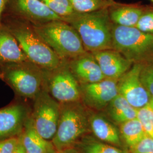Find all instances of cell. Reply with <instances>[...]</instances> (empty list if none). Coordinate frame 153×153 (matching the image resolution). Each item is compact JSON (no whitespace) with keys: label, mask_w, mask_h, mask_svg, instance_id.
<instances>
[{"label":"cell","mask_w":153,"mask_h":153,"mask_svg":"<svg viewBox=\"0 0 153 153\" xmlns=\"http://www.w3.org/2000/svg\"><path fill=\"white\" fill-rule=\"evenodd\" d=\"M91 54L98 63L105 78L119 80L133 64L114 49L99 51Z\"/></svg>","instance_id":"13"},{"label":"cell","mask_w":153,"mask_h":153,"mask_svg":"<svg viewBox=\"0 0 153 153\" xmlns=\"http://www.w3.org/2000/svg\"><path fill=\"white\" fill-rule=\"evenodd\" d=\"M149 105H150V107L152 108V109H153V98H152L151 99Z\"/></svg>","instance_id":"32"},{"label":"cell","mask_w":153,"mask_h":153,"mask_svg":"<svg viewBox=\"0 0 153 153\" xmlns=\"http://www.w3.org/2000/svg\"><path fill=\"white\" fill-rule=\"evenodd\" d=\"M112 47L132 63L153 55V34L143 33L136 27L112 25Z\"/></svg>","instance_id":"5"},{"label":"cell","mask_w":153,"mask_h":153,"mask_svg":"<svg viewBox=\"0 0 153 153\" xmlns=\"http://www.w3.org/2000/svg\"><path fill=\"white\" fill-rule=\"evenodd\" d=\"M131 153H153V139L146 136L141 141L130 149Z\"/></svg>","instance_id":"27"},{"label":"cell","mask_w":153,"mask_h":153,"mask_svg":"<svg viewBox=\"0 0 153 153\" xmlns=\"http://www.w3.org/2000/svg\"><path fill=\"white\" fill-rule=\"evenodd\" d=\"M120 134L129 149L133 147L146 136L142 125L136 118L120 124Z\"/></svg>","instance_id":"20"},{"label":"cell","mask_w":153,"mask_h":153,"mask_svg":"<svg viewBox=\"0 0 153 153\" xmlns=\"http://www.w3.org/2000/svg\"><path fill=\"white\" fill-rule=\"evenodd\" d=\"M150 1H152L153 2V0H150Z\"/></svg>","instance_id":"34"},{"label":"cell","mask_w":153,"mask_h":153,"mask_svg":"<svg viewBox=\"0 0 153 153\" xmlns=\"http://www.w3.org/2000/svg\"><path fill=\"white\" fill-rule=\"evenodd\" d=\"M14 153H26V150H25V148L23 147V145H22L21 141H20V143H19L18 146H17L16 150H15Z\"/></svg>","instance_id":"30"},{"label":"cell","mask_w":153,"mask_h":153,"mask_svg":"<svg viewBox=\"0 0 153 153\" xmlns=\"http://www.w3.org/2000/svg\"><path fill=\"white\" fill-rule=\"evenodd\" d=\"M68 62L76 79L84 83L99 82L105 78L92 54L86 53Z\"/></svg>","instance_id":"14"},{"label":"cell","mask_w":153,"mask_h":153,"mask_svg":"<svg viewBox=\"0 0 153 153\" xmlns=\"http://www.w3.org/2000/svg\"><path fill=\"white\" fill-rule=\"evenodd\" d=\"M7 5L14 16L33 25L57 20L64 21L52 11L42 0H9Z\"/></svg>","instance_id":"10"},{"label":"cell","mask_w":153,"mask_h":153,"mask_svg":"<svg viewBox=\"0 0 153 153\" xmlns=\"http://www.w3.org/2000/svg\"><path fill=\"white\" fill-rule=\"evenodd\" d=\"M55 14L65 21L74 15L75 11L69 0H42Z\"/></svg>","instance_id":"23"},{"label":"cell","mask_w":153,"mask_h":153,"mask_svg":"<svg viewBox=\"0 0 153 153\" xmlns=\"http://www.w3.org/2000/svg\"><path fill=\"white\" fill-rule=\"evenodd\" d=\"M74 10L79 13H87L107 9L115 4L113 0H69Z\"/></svg>","instance_id":"21"},{"label":"cell","mask_w":153,"mask_h":153,"mask_svg":"<svg viewBox=\"0 0 153 153\" xmlns=\"http://www.w3.org/2000/svg\"><path fill=\"white\" fill-rule=\"evenodd\" d=\"M2 24L16 38L28 60L43 70L53 69L64 61L45 43L31 23L14 16Z\"/></svg>","instance_id":"1"},{"label":"cell","mask_w":153,"mask_h":153,"mask_svg":"<svg viewBox=\"0 0 153 153\" xmlns=\"http://www.w3.org/2000/svg\"><path fill=\"white\" fill-rule=\"evenodd\" d=\"M136 27L143 33L153 34V12L143 14Z\"/></svg>","instance_id":"26"},{"label":"cell","mask_w":153,"mask_h":153,"mask_svg":"<svg viewBox=\"0 0 153 153\" xmlns=\"http://www.w3.org/2000/svg\"><path fill=\"white\" fill-rule=\"evenodd\" d=\"M31 111L26 104L16 103L0 109V141L19 136Z\"/></svg>","instance_id":"11"},{"label":"cell","mask_w":153,"mask_h":153,"mask_svg":"<svg viewBox=\"0 0 153 153\" xmlns=\"http://www.w3.org/2000/svg\"><path fill=\"white\" fill-rule=\"evenodd\" d=\"M89 120L93 133L98 139L112 145L120 146V132L111 122L99 115H93Z\"/></svg>","instance_id":"17"},{"label":"cell","mask_w":153,"mask_h":153,"mask_svg":"<svg viewBox=\"0 0 153 153\" xmlns=\"http://www.w3.org/2000/svg\"><path fill=\"white\" fill-rule=\"evenodd\" d=\"M55 153H59V152H57V151H56Z\"/></svg>","instance_id":"33"},{"label":"cell","mask_w":153,"mask_h":153,"mask_svg":"<svg viewBox=\"0 0 153 153\" xmlns=\"http://www.w3.org/2000/svg\"><path fill=\"white\" fill-rule=\"evenodd\" d=\"M20 141L19 136L1 140L0 153H14Z\"/></svg>","instance_id":"28"},{"label":"cell","mask_w":153,"mask_h":153,"mask_svg":"<svg viewBox=\"0 0 153 153\" xmlns=\"http://www.w3.org/2000/svg\"><path fill=\"white\" fill-rule=\"evenodd\" d=\"M141 79L143 86L153 98V64L142 65Z\"/></svg>","instance_id":"25"},{"label":"cell","mask_w":153,"mask_h":153,"mask_svg":"<svg viewBox=\"0 0 153 153\" xmlns=\"http://www.w3.org/2000/svg\"><path fill=\"white\" fill-rule=\"evenodd\" d=\"M82 153H125L112 145L91 138H87L81 143Z\"/></svg>","instance_id":"22"},{"label":"cell","mask_w":153,"mask_h":153,"mask_svg":"<svg viewBox=\"0 0 153 153\" xmlns=\"http://www.w3.org/2000/svg\"><path fill=\"white\" fill-rule=\"evenodd\" d=\"M44 88L61 104L75 103L80 98L81 90L68 61L53 69L44 71Z\"/></svg>","instance_id":"7"},{"label":"cell","mask_w":153,"mask_h":153,"mask_svg":"<svg viewBox=\"0 0 153 153\" xmlns=\"http://www.w3.org/2000/svg\"><path fill=\"white\" fill-rule=\"evenodd\" d=\"M59 152V153H79L76 150L71 148H71H67V149L62 150Z\"/></svg>","instance_id":"31"},{"label":"cell","mask_w":153,"mask_h":153,"mask_svg":"<svg viewBox=\"0 0 153 153\" xmlns=\"http://www.w3.org/2000/svg\"><path fill=\"white\" fill-rule=\"evenodd\" d=\"M65 21L76 30L86 51L93 53L113 49L112 25L108 9L87 13H76Z\"/></svg>","instance_id":"2"},{"label":"cell","mask_w":153,"mask_h":153,"mask_svg":"<svg viewBox=\"0 0 153 153\" xmlns=\"http://www.w3.org/2000/svg\"><path fill=\"white\" fill-rule=\"evenodd\" d=\"M137 118L146 134L153 139V111L149 104L137 109Z\"/></svg>","instance_id":"24"},{"label":"cell","mask_w":153,"mask_h":153,"mask_svg":"<svg viewBox=\"0 0 153 153\" xmlns=\"http://www.w3.org/2000/svg\"><path fill=\"white\" fill-rule=\"evenodd\" d=\"M8 1L9 0H0V28L2 26V15L7 5Z\"/></svg>","instance_id":"29"},{"label":"cell","mask_w":153,"mask_h":153,"mask_svg":"<svg viewBox=\"0 0 153 153\" xmlns=\"http://www.w3.org/2000/svg\"><path fill=\"white\" fill-rule=\"evenodd\" d=\"M142 65L141 63H134L117 81L119 94L137 109L148 105L152 99L141 79Z\"/></svg>","instance_id":"9"},{"label":"cell","mask_w":153,"mask_h":153,"mask_svg":"<svg viewBox=\"0 0 153 153\" xmlns=\"http://www.w3.org/2000/svg\"><path fill=\"white\" fill-rule=\"evenodd\" d=\"M0 78L24 98L33 100L44 88V70L30 60L0 66Z\"/></svg>","instance_id":"4"},{"label":"cell","mask_w":153,"mask_h":153,"mask_svg":"<svg viewBox=\"0 0 153 153\" xmlns=\"http://www.w3.org/2000/svg\"><path fill=\"white\" fill-rule=\"evenodd\" d=\"M74 103L60 105V114L55 137L52 140L60 152L72 145L87 131L89 121L81 109Z\"/></svg>","instance_id":"6"},{"label":"cell","mask_w":153,"mask_h":153,"mask_svg":"<svg viewBox=\"0 0 153 153\" xmlns=\"http://www.w3.org/2000/svg\"><path fill=\"white\" fill-rule=\"evenodd\" d=\"M141 9L133 6H121L109 11V17L115 25L133 27L143 14Z\"/></svg>","instance_id":"19"},{"label":"cell","mask_w":153,"mask_h":153,"mask_svg":"<svg viewBox=\"0 0 153 153\" xmlns=\"http://www.w3.org/2000/svg\"><path fill=\"white\" fill-rule=\"evenodd\" d=\"M19 137L26 153H55L57 151L52 142L45 140L35 129L30 117Z\"/></svg>","instance_id":"16"},{"label":"cell","mask_w":153,"mask_h":153,"mask_svg":"<svg viewBox=\"0 0 153 153\" xmlns=\"http://www.w3.org/2000/svg\"><path fill=\"white\" fill-rule=\"evenodd\" d=\"M107 108L110 117L117 124H121L137 118V109L120 94L109 103Z\"/></svg>","instance_id":"18"},{"label":"cell","mask_w":153,"mask_h":153,"mask_svg":"<svg viewBox=\"0 0 153 153\" xmlns=\"http://www.w3.org/2000/svg\"><path fill=\"white\" fill-rule=\"evenodd\" d=\"M29 60L17 40L2 24L0 28V66Z\"/></svg>","instance_id":"15"},{"label":"cell","mask_w":153,"mask_h":153,"mask_svg":"<svg viewBox=\"0 0 153 153\" xmlns=\"http://www.w3.org/2000/svg\"><path fill=\"white\" fill-rule=\"evenodd\" d=\"M33 26L45 43L62 60H71L86 53L76 30L65 21H53Z\"/></svg>","instance_id":"3"},{"label":"cell","mask_w":153,"mask_h":153,"mask_svg":"<svg viewBox=\"0 0 153 153\" xmlns=\"http://www.w3.org/2000/svg\"><path fill=\"white\" fill-rule=\"evenodd\" d=\"M60 104L43 89L33 99L30 120L33 128L46 140H52L57 131Z\"/></svg>","instance_id":"8"},{"label":"cell","mask_w":153,"mask_h":153,"mask_svg":"<svg viewBox=\"0 0 153 153\" xmlns=\"http://www.w3.org/2000/svg\"><path fill=\"white\" fill-rule=\"evenodd\" d=\"M117 81L108 78L90 83H84L82 88L83 98L89 106L101 109L119 94Z\"/></svg>","instance_id":"12"}]
</instances>
